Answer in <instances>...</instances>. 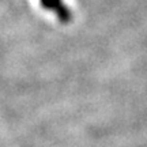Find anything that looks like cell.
Here are the masks:
<instances>
[{
  "mask_svg": "<svg viewBox=\"0 0 147 147\" xmlns=\"http://www.w3.org/2000/svg\"><path fill=\"white\" fill-rule=\"evenodd\" d=\"M40 4L44 10L53 12L59 22L69 23L72 21V12L63 0H40Z\"/></svg>",
  "mask_w": 147,
  "mask_h": 147,
  "instance_id": "obj_1",
  "label": "cell"
}]
</instances>
